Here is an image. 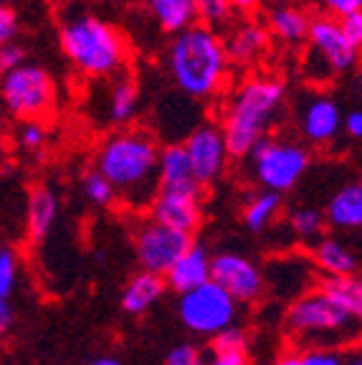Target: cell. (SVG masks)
<instances>
[{"label": "cell", "instance_id": "obj_1", "mask_svg": "<svg viewBox=\"0 0 362 365\" xmlns=\"http://www.w3.org/2000/svg\"><path fill=\"white\" fill-rule=\"evenodd\" d=\"M157 140L148 130L125 127L102 140L94 170L112 185L117 198L145 208L157 193Z\"/></svg>", "mask_w": 362, "mask_h": 365}, {"label": "cell", "instance_id": "obj_42", "mask_svg": "<svg viewBox=\"0 0 362 365\" xmlns=\"http://www.w3.org/2000/svg\"><path fill=\"white\" fill-rule=\"evenodd\" d=\"M6 160H8V130L3 117H0V163H6Z\"/></svg>", "mask_w": 362, "mask_h": 365}, {"label": "cell", "instance_id": "obj_30", "mask_svg": "<svg viewBox=\"0 0 362 365\" xmlns=\"http://www.w3.org/2000/svg\"><path fill=\"white\" fill-rule=\"evenodd\" d=\"M81 188H84L86 198H89L94 205H99V208H109V205H114V200H117L114 188L96 170L86 173L84 180H81Z\"/></svg>", "mask_w": 362, "mask_h": 365}, {"label": "cell", "instance_id": "obj_12", "mask_svg": "<svg viewBox=\"0 0 362 365\" xmlns=\"http://www.w3.org/2000/svg\"><path fill=\"white\" fill-rule=\"evenodd\" d=\"M203 190L198 182L185 188H160L148 205L150 218L192 236L203 223Z\"/></svg>", "mask_w": 362, "mask_h": 365}, {"label": "cell", "instance_id": "obj_26", "mask_svg": "<svg viewBox=\"0 0 362 365\" xmlns=\"http://www.w3.org/2000/svg\"><path fill=\"white\" fill-rule=\"evenodd\" d=\"M317 287L327 292L334 302L342 304L355 317L362 314V282L357 274H352V277H322Z\"/></svg>", "mask_w": 362, "mask_h": 365}, {"label": "cell", "instance_id": "obj_5", "mask_svg": "<svg viewBox=\"0 0 362 365\" xmlns=\"http://www.w3.org/2000/svg\"><path fill=\"white\" fill-rule=\"evenodd\" d=\"M291 335L304 342H317L322 348H332L337 342H347L360 327V317L347 312L324 289L314 287L296 297L286 314Z\"/></svg>", "mask_w": 362, "mask_h": 365}, {"label": "cell", "instance_id": "obj_29", "mask_svg": "<svg viewBox=\"0 0 362 365\" xmlns=\"http://www.w3.org/2000/svg\"><path fill=\"white\" fill-rule=\"evenodd\" d=\"M21 279V259L11 246H0V299H11Z\"/></svg>", "mask_w": 362, "mask_h": 365}, {"label": "cell", "instance_id": "obj_39", "mask_svg": "<svg viewBox=\"0 0 362 365\" xmlns=\"http://www.w3.org/2000/svg\"><path fill=\"white\" fill-rule=\"evenodd\" d=\"M342 130H345L352 140H360L362 137V112L360 109H352V112L342 114Z\"/></svg>", "mask_w": 362, "mask_h": 365}, {"label": "cell", "instance_id": "obj_47", "mask_svg": "<svg viewBox=\"0 0 362 365\" xmlns=\"http://www.w3.org/2000/svg\"><path fill=\"white\" fill-rule=\"evenodd\" d=\"M0 6H6V0H0Z\"/></svg>", "mask_w": 362, "mask_h": 365}, {"label": "cell", "instance_id": "obj_6", "mask_svg": "<svg viewBox=\"0 0 362 365\" xmlns=\"http://www.w3.org/2000/svg\"><path fill=\"white\" fill-rule=\"evenodd\" d=\"M0 99L16 120H46L56 109V84L43 66L21 63L0 76Z\"/></svg>", "mask_w": 362, "mask_h": 365}, {"label": "cell", "instance_id": "obj_45", "mask_svg": "<svg viewBox=\"0 0 362 365\" xmlns=\"http://www.w3.org/2000/svg\"><path fill=\"white\" fill-rule=\"evenodd\" d=\"M345 365H362L360 355H355V358H352V360H350V363H345Z\"/></svg>", "mask_w": 362, "mask_h": 365}, {"label": "cell", "instance_id": "obj_8", "mask_svg": "<svg viewBox=\"0 0 362 365\" xmlns=\"http://www.w3.org/2000/svg\"><path fill=\"white\" fill-rule=\"evenodd\" d=\"M177 312H180L182 325L192 335L213 337L221 330H226V327L236 325L238 302L223 287H218L215 282L208 279L205 284L180 294Z\"/></svg>", "mask_w": 362, "mask_h": 365}, {"label": "cell", "instance_id": "obj_19", "mask_svg": "<svg viewBox=\"0 0 362 365\" xmlns=\"http://www.w3.org/2000/svg\"><path fill=\"white\" fill-rule=\"evenodd\" d=\"M324 221L340 231H357L362 226V185L347 182L329 198Z\"/></svg>", "mask_w": 362, "mask_h": 365}, {"label": "cell", "instance_id": "obj_18", "mask_svg": "<svg viewBox=\"0 0 362 365\" xmlns=\"http://www.w3.org/2000/svg\"><path fill=\"white\" fill-rule=\"evenodd\" d=\"M223 46L231 63H251L267 51L269 31L256 21H244L228 34V38H223Z\"/></svg>", "mask_w": 362, "mask_h": 365}, {"label": "cell", "instance_id": "obj_28", "mask_svg": "<svg viewBox=\"0 0 362 365\" xmlns=\"http://www.w3.org/2000/svg\"><path fill=\"white\" fill-rule=\"evenodd\" d=\"M16 148L26 155L41 158L48 148V130H46L43 120H26L18 125L16 130Z\"/></svg>", "mask_w": 362, "mask_h": 365}, {"label": "cell", "instance_id": "obj_41", "mask_svg": "<svg viewBox=\"0 0 362 365\" xmlns=\"http://www.w3.org/2000/svg\"><path fill=\"white\" fill-rule=\"evenodd\" d=\"M233 13H241V16H251V13L259 8V0H228Z\"/></svg>", "mask_w": 362, "mask_h": 365}, {"label": "cell", "instance_id": "obj_15", "mask_svg": "<svg viewBox=\"0 0 362 365\" xmlns=\"http://www.w3.org/2000/svg\"><path fill=\"white\" fill-rule=\"evenodd\" d=\"M162 279L165 287H170L177 294H185V292L205 284L210 279V254L192 241L190 249L182 251L175 259V264L162 274Z\"/></svg>", "mask_w": 362, "mask_h": 365}, {"label": "cell", "instance_id": "obj_32", "mask_svg": "<svg viewBox=\"0 0 362 365\" xmlns=\"http://www.w3.org/2000/svg\"><path fill=\"white\" fill-rule=\"evenodd\" d=\"M205 365H249V345H238V348H210Z\"/></svg>", "mask_w": 362, "mask_h": 365}, {"label": "cell", "instance_id": "obj_25", "mask_svg": "<svg viewBox=\"0 0 362 365\" xmlns=\"http://www.w3.org/2000/svg\"><path fill=\"white\" fill-rule=\"evenodd\" d=\"M281 213V195L272 193V190H261V193L251 195L244 205V223L249 226V231L261 234L269 226H274L276 216Z\"/></svg>", "mask_w": 362, "mask_h": 365}, {"label": "cell", "instance_id": "obj_40", "mask_svg": "<svg viewBox=\"0 0 362 365\" xmlns=\"http://www.w3.org/2000/svg\"><path fill=\"white\" fill-rule=\"evenodd\" d=\"M16 325V309L11 299H0V337H6Z\"/></svg>", "mask_w": 362, "mask_h": 365}, {"label": "cell", "instance_id": "obj_37", "mask_svg": "<svg viewBox=\"0 0 362 365\" xmlns=\"http://www.w3.org/2000/svg\"><path fill=\"white\" fill-rule=\"evenodd\" d=\"M340 29H342V34H345V38L350 41L355 48H362V11L340 18Z\"/></svg>", "mask_w": 362, "mask_h": 365}, {"label": "cell", "instance_id": "obj_31", "mask_svg": "<svg viewBox=\"0 0 362 365\" xmlns=\"http://www.w3.org/2000/svg\"><path fill=\"white\" fill-rule=\"evenodd\" d=\"M195 8H198V23H203L208 29H218L233 16L228 0H195Z\"/></svg>", "mask_w": 362, "mask_h": 365}, {"label": "cell", "instance_id": "obj_4", "mask_svg": "<svg viewBox=\"0 0 362 365\" xmlns=\"http://www.w3.org/2000/svg\"><path fill=\"white\" fill-rule=\"evenodd\" d=\"M284 84L272 76L246 79L228 97L221 117V132L231 158H246L259 140L269 137L284 107Z\"/></svg>", "mask_w": 362, "mask_h": 365}, {"label": "cell", "instance_id": "obj_22", "mask_svg": "<svg viewBox=\"0 0 362 365\" xmlns=\"http://www.w3.org/2000/svg\"><path fill=\"white\" fill-rule=\"evenodd\" d=\"M148 11L157 21L165 34H180L198 23V8L195 0H145Z\"/></svg>", "mask_w": 362, "mask_h": 365}, {"label": "cell", "instance_id": "obj_2", "mask_svg": "<svg viewBox=\"0 0 362 365\" xmlns=\"http://www.w3.org/2000/svg\"><path fill=\"white\" fill-rule=\"evenodd\" d=\"M167 68L175 86L192 99H213L231 79L223 36L203 23L180 31L167 48Z\"/></svg>", "mask_w": 362, "mask_h": 365}, {"label": "cell", "instance_id": "obj_11", "mask_svg": "<svg viewBox=\"0 0 362 365\" xmlns=\"http://www.w3.org/2000/svg\"><path fill=\"white\" fill-rule=\"evenodd\" d=\"M210 282L223 287L238 304L259 302L267 292V279L259 264L236 251H221L210 257Z\"/></svg>", "mask_w": 362, "mask_h": 365}, {"label": "cell", "instance_id": "obj_34", "mask_svg": "<svg viewBox=\"0 0 362 365\" xmlns=\"http://www.w3.org/2000/svg\"><path fill=\"white\" fill-rule=\"evenodd\" d=\"M165 365H205V353L190 342H182V345H175V348L167 353L165 358Z\"/></svg>", "mask_w": 362, "mask_h": 365}, {"label": "cell", "instance_id": "obj_33", "mask_svg": "<svg viewBox=\"0 0 362 365\" xmlns=\"http://www.w3.org/2000/svg\"><path fill=\"white\" fill-rule=\"evenodd\" d=\"M299 365H345V355L337 348H309L299 353Z\"/></svg>", "mask_w": 362, "mask_h": 365}, {"label": "cell", "instance_id": "obj_14", "mask_svg": "<svg viewBox=\"0 0 362 365\" xmlns=\"http://www.w3.org/2000/svg\"><path fill=\"white\" fill-rule=\"evenodd\" d=\"M299 127L306 143L324 148L337 140L342 130V109L329 94H309L301 102Z\"/></svg>", "mask_w": 362, "mask_h": 365}, {"label": "cell", "instance_id": "obj_3", "mask_svg": "<svg viewBox=\"0 0 362 365\" xmlns=\"http://www.w3.org/2000/svg\"><path fill=\"white\" fill-rule=\"evenodd\" d=\"M61 51L79 74L112 79L130 63V43L117 26L89 11H71L58 26Z\"/></svg>", "mask_w": 362, "mask_h": 365}, {"label": "cell", "instance_id": "obj_44", "mask_svg": "<svg viewBox=\"0 0 362 365\" xmlns=\"http://www.w3.org/2000/svg\"><path fill=\"white\" fill-rule=\"evenodd\" d=\"M84 365H122V360L112 358V355H102V358H94V360H89V363H84Z\"/></svg>", "mask_w": 362, "mask_h": 365}, {"label": "cell", "instance_id": "obj_36", "mask_svg": "<svg viewBox=\"0 0 362 365\" xmlns=\"http://www.w3.org/2000/svg\"><path fill=\"white\" fill-rule=\"evenodd\" d=\"M18 31H21V23L13 8L0 6V46L13 43L18 38Z\"/></svg>", "mask_w": 362, "mask_h": 365}, {"label": "cell", "instance_id": "obj_24", "mask_svg": "<svg viewBox=\"0 0 362 365\" xmlns=\"http://www.w3.org/2000/svg\"><path fill=\"white\" fill-rule=\"evenodd\" d=\"M309 13L301 11L296 6H276L269 13V29L276 38L286 41V43H301L306 41V31H309Z\"/></svg>", "mask_w": 362, "mask_h": 365}, {"label": "cell", "instance_id": "obj_46", "mask_svg": "<svg viewBox=\"0 0 362 365\" xmlns=\"http://www.w3.org/2000/svg\"><path fill=\"white\" fill-rule=\"evenodd\" d=\"M63 3H81V0H63Z\"/></svg>", "mask_w": 362, "mask_h": 365}, {"label": "cell", "instance_id": "obj_10", "mask_svg": "<svg viewBox=\"0 0 362 365\" xmlns=\"http://www.w3.org/2000/svg\"><path fill=\"white\" fill-rule=\"evenodd\" d=\"M190 234L175 231V228L152 221V218H145L135 231L137 262L142 264L145 272L160 274V277L175 264V259L180 257L182 251L190 249Z\"/></svg>", "mask_w": 362, "mask_h": 365}, {"label": "cell", "instance_id": "obj_17", "mask_svg": "<svg viewBox=\"0 0 362 365\" xmlns=\"http://www.w3.org/2000/svg\"><path fill=\"white\" fill-rule=\"evenodd\" d=\"M58 216V198L48 185L38 182L29 193V213H26V228H29V239L33 244H41L46 236L51 234L53 223Z\"/></svg>", "mask_w": 362, "mask_h": 365}, {"label": "cell", "instance_id": "obj_16", "mask_svg": "<svg viewBox=\"0 0 362 365\" xmlns=\"http://www.w3.org/2000/svg\"><path fill=\"white\" fill-rule=\"evenodd\" d=\"M311 264L322 272V277H352L360 272V259L355 249L334 236H322L311 251Z\"/></svg>", "mask_w": 362, "mask_h": 365}, {"label": "cell", "instance_id": "obj_43", "mask_svg": "<svg viewBox=\"0 0 362 365\" xmlns=\"http://www.w3.org/2000/svg\"><path fill=\"white\" fill-rule=\"evenodd\" d=\"M274 365H299V353H294V350H286V353H284Z\"/></svg>", "mask_w": 362, "mask_h": 365}, {"label": "cell", "instance_id": "obj_38", "mask_svg": "<svg viewBox=\"0 0 362 365\" xmlns=\"http://www.w3.org/2000/svg\"><path fill=\"white\" fill-rule=\"evenodd\" d=\"M322 3L327 8V16L337 18V21L362 11V0H322Z\"/></svg>", "mask_w": 362, "mask_h": 365}, {"label": "cell", "instance_id": "obj_13", "mask_svg": "<svg viewBox=\"0 0 362 365\" xmlns=\"http://www.w3.org/2000/svg\"><path fill=\"white\" fill-rule=\"evenodd\" d=\"M185 155L190 160V170L195 182H200L203 188L213 185L218 178H223V173L228 170L231 163V153L226 148L223 132L218 125H200L185 137Z\"/></svg>", "mask_w": 362, "mask_h": 365}, {"label": "cell", "instance_id": "obj_23", "mask_svg": "<svg viewBox=\"0 0 362 365\" xmlns=\"http://www.w3.org/2000/svg\"><path fill=\"white\" fill-rule=\"evenodd\" d=\"M137 109H140V91H137L135 79L117 74L112 86H109L107 120L112 122V125L127 127L137 117Z\"/></svg>", "mask_w": 362, "mask_h": 365}, {"label": "cell", "instance_id": "obj_21", "mask_svg": "<svg viewBox=\"0 0 362 365\" xmlns=\"http://www.w3.org/2000/svg\"><path fill=\"white\" fill-rule=\"evenodd\" d=\"M195 178L190 170V160L182 143H170L157 153V190L160 188H185L192 185ZM200 185V182H198Z\"/></svg>", "mask_w": 362, "mask_h": 365}, {"label": "cell", "instance_id": "obj_20", "mask_svg": "<svg viewBox=\"0 0 362 365\" xmlns=\"http://www.w3.org/2000/svg\"><path fill=\"white\" fill-rule=\"evenodd\" d=\"M165 279L160 274L152 272H137L130 282H127L125 292H122V309L127 314H145L148 309H152L160 302V297L165 294Z\"/></svg>", "mask_w": 362, "mask_h": 365}, {"label": "cell", "instance_id": "obj_35", "mask_svg": "<svg viewBox=\"0 0 362 365\" xmlns=\"http://www.w3.org/2000/svg\"><path fill=\"white\" fill-rule=\"evenodd\" d=\"M21 63H26V51H23L21 43L13 41V43L0 46V76L13 71V68H18Z\"/></svg>", "mask_w": 362, "mask_h": 365}, {"label": "cell", "instance_id": "obj_7", "mask_svg": "<svg viewBox=\"0 0 362 365\" xmlns=\"http://www.w3.org/2000/svg\"><path fill=\"white\" fill-rule=\"evenodd\" d=\"M249 155L259 185L279 195L294 188L304 178V173L309 170L311 163V155L304 145L291 143V140H276V137L259 140Z\"/></svg>", "mask_w": 362, "mask_h": 365}, {"label": "cell", "instance_id": "obj_9", "mask_svg": "<svg viewBox=\"0 0 362 365\" xmlns=\"http://www.w3.org/2000/svg\"><path fill=\"white\" fill-rule=\"evenodd\" d=\"M306 41H309L311 56L306 53V63H319L324 76L332 74H347L357 66L360 58V48L345 38L340 29V21L332 16H319L309 21V31H306Z\"/></svg>", "mask_w": 362, "mask_h": 365}, {"label": "cell", "instance_id": "obj_27", "mask_svg": "<svg viewBox=\"0 0 362 365\" xmlns=\"http://www.w3.org/2000/svg\"><path fill=\"white\" fill-rule=\"evenodd\" d=\"M289 226H291V231H294L301 241H309V244H314V241L322 239L324 228H327V221H324L322 211L304 205V208H296V211L291 213V218H289Z\"/></svg>", "mask_w": 362, "mask_h": 365}]
</instances>
